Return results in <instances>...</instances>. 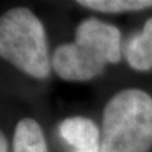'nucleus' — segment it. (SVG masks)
<instances>
[{"mask_svg": "<svg viewBox=\"0 0 152 152\" xmlns=\"http://www.w3.org/2000/svg\"><path fill=\"white\" fill-rule=\"evenodd\" d=\"M152 147V96L123 89L103 110L100 152H148Z\"/></svg>", "mask_w": 152, "mask_h": 152, "instance_id": "2", "label": "nucleus"}, {"mask_svg": "<svg viewBox=\"0 0 152 152\" xmlns=\"http://www.w3.org/2000/svg\"><path fill=\"white\" fill-rule=\"evenodd\" d=\"M79 5L95 12L118 14L152 8V0H79Z\"/></svg>", "mask_w": 152, "mask_h": 152, "instance_id": "7", "label": "nucleus"}, {"mask_svg": "<svg viewBox=\"0 0 152 152\" xmlns=\"http://www.w3.org/2000/svg\"><path fill=\"white\" fill-rule=\"evenodd\" d=\"M121 57L119 29L96 18H88L76 27L75 41L58 46L51 60L62 80L88 81L100 75L108 64H118Z\"/></svg>", "mask_w": 152, "mask_h": 152, "instance_id": "1", "label": "nucleus"}, {"mask_svg": "<svg viewBox=\"0 0 152 152\" xmlns=\"http://www.w3.org/2000/svg\"><path fill=\"white\" fill-rule=\"evenodd\" d=\"M124 52L127 62L133 70L152 69V17L146 20L142 32L128 39Z\"/></svg>", "mask_w": 152, "mask_h": 152, "instance_id": "5", "label": "nucleus"}, {"mask_svg": "<svg viewBox=\"0 0 152 152\" xmlns=\"http://www.w3.org/2000/svg\"><path fill=\"white\" fill-rule=\"evenodd\" d=\"M58 131L61 137L75 148V152H100V132L89 118H66Z\"/></svg>", "mask_w": 152, "mask_h": 152, "instance_id": "4", "label": "nucleus"}, {"mask_svg": "<svg viewBox=\"0 0 152 152\" xmlns=\"http://www.w3.org/2000/svg\"><path fill=\"white\" fill-rule=\"evenodd\" d=\"M13 152H48L41 126L32 118H23L15 126Z\"/></svg>", "mask_w": 152, "mask_h": 152, "instance_id": "6", "label": "nucleus"}, {"mask_svg": "<svg viewBox=\"0 0 152 152\" xmlns=\"http://www.w3.org/2000/svg\"><path fill=\"white\" fill-rule=\"evenodd\" d=\"M0 152H8V142L4 133L0 134Z\"/></svg>", "mask_w": 152, "mask_h": 152, "instance_id": "8", "label": "nucleus"}, {"mask_svg": "<svg viewBox=\"0 0 152 152\" xmlns=\"http://www.w3.org/2000/svg\"><path fill=\"white\" fill-rule=\"evenodd\" d=\"M0 56L31 77L46 79L50 76L52 60L46 29L29 9L17 7L1 15Z\"/></svg>", "mask_w": 152, "mask_h": 152, "instance_id": "3", "label": "nucleus"}]
</instances>
